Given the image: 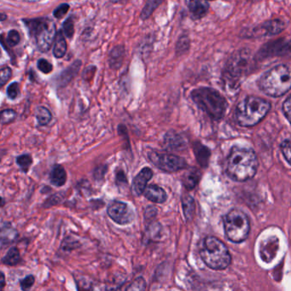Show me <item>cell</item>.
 Returning <instances> with one entry per match:
<instances>
[{
    "label": "cell",
    "instance_id": "obj_23",
    "mask_svg": "<svg viewBox=\"0 0 291 291\" xmlns=\"http://www.w3.org/2000/svg\"><path fill=\"white\" fill-rule=\"evenodd\" d=\"M18 236L17 230L12 228L9 224H5L1 228V247L11 245Z\"/></svg>",
    "mask_w": 291,
    "mask_h": 291
},
{
    "label": "cell",
    "instance_id": "obj_18",
    "mask_svg": "<svg viewBox=\"0 0 291 291\" xmlns=\"http://www.w3.org/2000/svg\"><path fill=\"white\" fill-rule=\"evenodd\" d=\"M51 183L57 187L63 186L67 181V173L63 166L56 164L50 173Z\"/></svg>",
    "mask_w": 291,
    "mask_h": 291
},
{
    "label": "cell",
    "instance_id": "obj_33",
    "mask_svg": "<svg viewBox=\"0 0 291 291\" xmlns=\"http://www.w3.org/2000/svg\"><path fill=\"white\" fill-rule=\"evenodd\" d=\"M20 41H21V36L18 31L12 29L9 32L6 37V44H8L9 46H16L19 44Z\"/></svg>",
    "mask_w": 291,
    "mask_h": 291
},
{
    "label": "cell",
    "instance_id": "obj_29",
    "mask_svg": "<svg viewBox=\"0 0 291 291\" xmlns=\"http://www.w3.org/2000/svg\"><path fill=\"white\" fill-rule=\"evenodd\" d=\"M0 116H1V123L2 125H6V124L11 123L16 120L17 113L12 109H6L1 111Z\"/></svg>",
    "mask_w": 291,
    "mask_h": 291
},
{
    "label": "cell",
    "instance_id": "obj_5",
    "mask_svg": "<svg viewBox=\"0 0 291 291\" xmlns=\"http://www.w3.org/2000/svg\"><path fill=\"white\" fill-rule=\"evenodd\" d=\"M270 108L271 105L267 100L257 96H248L236 106V121L240 126H255L266 116Z\"/></svg>",
    "mask_w": 291,
    "mask_h": 291
},
{
    "label": "cell",
    "instance_id": "obj_22",
    "mask_svg": "<svg viewBox=\"0 0 291 291\" xmlns=\"http://www.w3.org/2000/svg\"><path fill=\"white\" fill-rule=\"evenodd\" d=\"M284 27L285 25L281 20H272V21L264 23L259 29L262 31L263 35H266V34L274 35L282 32L284 29Z\"/></svg>",
    "mask_w": 291,
    "mask_h": 291
},
{
    "label": "cell",
    "instance_id": "obj_8",
    "mask_svg": "<svg viewBox=\"0 0 291 291\" xmlns=\"http://www.w3.org/2000/svg\"><path fill=\"white\" fill-rule=\"evenodd\" d=\"M225 235L231 242L242 243L247 239L250 233L249 218L239 209H232L224 219Z\"/></svg>",
    "mask_w": 291,
    "mask_h": 291
},
{
    "label": "cell",
    "instance_id": "obj_11",
    "mask_svg": "<svg viewBox=\"0 0 291 291\" xmlns=\"http://www.w3.org/2000/svg\"><path fill=\"white\" fill-rule=\"evenodd\" d=\"M260 55L263 58L269 56H289L291 57V40L288 42L276 40L262 47Z\"/></svg>",
    "mask_w": 291,
    "mask_h": 291
},
{
    "label": "cell",
    "instance_id": "obj_28",
    "mask_svg": "<svg viewBox=\"0 0 291 291\" xmlns=\"http://www.w3.org/2000/svg\"><path fill=\"white\" fill-rule=\"evenodd\" d=\"M33 163V158L29 154H23L17 157V164L23 173H27Z\"/></svg>",
    "mask_w": 291,
    "mask_h": 291
},
{
    "label": "cell",
    "instance_id": "obj_12",
    "mask_svg": "<svg viewBox=\"0 0 291 291\" xmlns=\"http://www.w3.org/2000/svg\"><path fill=\"white\" fill-rule=\"evenodd\" d=\"M153 175L154 173L151 168L148 167L142 168L140 172L135 176L134 179L132 180V193L137 197L143 194L144 190L148 186V182L152 179Z\"/></svg>",
    "mask_w": 291,
    "mask_h": 291
},
{
    "label": "cell",
    "instance_id": "obj_47",
    "mask_svg": "<svg viewBox=\"0 0 291 291\" xmlns=\"http://www.w3.org/2000/svg\"><path fill=\"white\" fill-rule=\"evenodd\" d=\"M6 285V277L4 272H2V277H1V291H4V287Z\"/></svg>",
    "mask_w": 291,
    "mask_h": 291
},
{
    "label": "cell",
    "instance_id": "obj_41",
    "mask_svg": "<svg viewBox=\"0 0 291 291\" xmlns=\"http://www.w3.org/2000/svg\"><path fill=\"white\" fill-rule=\"evenodd\" d=\"M161 231H162V229H161V225L159 223H155V224L151 225L148 231L150 238L157 240L158 236H160Z\"/></svg>",
    "mask_w": 291,
    "mask_h": 291
},
{
    "label": "cell",
    "instance_id": "obj_19",
    "mask_svg": "<svg viewBox=\"0 0 291 291\" xmlns=\"http://www.w3.org/2000/svg\"><path fill=\"white\" fill-rule=\"evenodd\" d=\"M67 53V41L64 33L59 30L56 36L55 42L53 44V53L56 58H62Z\"/></svg>",
    "mask_w": 291,
    "mask_h": 291
},
{
    "label": "cell",
    "instance_id": "obj_14",
    "mask_svg": "<svg viewBox=\"0 0 291 291\" xmlns=\"http://www.w3.org/2000/svg\"><path fill=\"white\" fill-rule=\"evenodd\" d=\"M82 63L80 60L74 61L70 66L68 67L66 69H64L58 76L57 83H58V87H64L69 85L71 82V80L74 79L78 73L80 71Z\"/></svg>",
    "mask_w": 291,
    "mask_h": 291
},
{
    "label": "cell",
    "instance_id": "obj_38",
    "mask_svg": "<svg viewBox=\"0 0 291 291\" xmlns=\"http://www.w3.org/2000/svg\"><path fill=\"white\" fill-rule=\"evenodd\" d=\"M12 76V70L10 67H3L0 70V87H3Z\"/></svg>",
    "mask_w": 291,
    "mask_h": 291
},
{
    "label": "cell",
    "instance_id": "obj_6",
    "mask_svg": "<svg viewBox=\"0 0 291 291\" xmlns=\"http://www.w3.org/2000/svg\"><path fill=\"white\" fill-rule=\"evenodd\" d=\"M200 255L204 263L214 270H224L231 264V257L224 243L214 236H207Z\"/></svg>",
    "mask_w": 291,
    "mask_h": 291
},
{
    "label": "cell",
    "instance_id": "obj_35",
    "mask_svg": "<svg viewBox=\"0 0 291 291\" xmlns=\"http://www.w3.org/2000/svg\"><path fill=\"white\" fill-rule=\"evenodd\" d=\"M37 67L43 74H48L53 70V65L44 58H40L37 62Z\"/></svg>",
    "mask_w": 291,
    "mask_h": 291
},
{
    "label": "cell",
    "instance_id": "obj_26",
    "mask_svg": "<svg viewBox=\"0 0 291 291\" xmlns=\"http://www.w3.org/2000/svg\"><path fill=\"white\" fill-rule=\"evenodd\" d=\"M182 206L184 210V216L187 220H189L193 217L195 212V202L190 196L185 195L182 198Z\"/></svg>",
    "mask_w": 291,
    "mask_h": 291
},
{
    "label": "cell",
    "instance_id": "obj_43",
    "mask_svg": "<svg viewBox=\"0 0 291 291\" xmlns=\"http://www.w3.org/2000/svg\"><path fill=\"white\" fill-rule=\"evenodd\" d=\"M283 111L286 118L291 124V96H288L283 103Z\"/></svg>",
    "mask_w": 291,
    "mask_h": 291
},
{
    "label": "cell",
    "instance_id": "obj_30",
    "mask_svg": "<svg viewBox=\"0 0 291 291\" xmlns=\"http://www.w3.org/2000/svg\"><path fill=\"white\" fill-rule=\"evenodd\" d=\"M63 30L64 35L66 36L67 38L71 39L72 37L74 34V21L73 19V17H68L63 23Z\"/></svg>",
    "mask_w": 291,
    "mask_h": 291
},
{
    "label": "cell",
    "instance_id": "obj_44",
    "mask_svg": "<svg viewBox=\"0 0 291 291\" xmlns=\"http://www.w3.org/2000/svg\"><path fill=\"white\" fill-rule=\"evenodd\" d=\"M116 183L118 186L121 185H126L127 184V179H126V173L123 170H118L116 173Z\"/></svg>",
    "mask_w": 291,
    "mask_h": 291
},
{
    "label": "cell",
    "instance_id": "obj_36",
    "mask_svg": "<svg viewBox=\"0 0 291 291\" xmlns=\"http://www.w3.org/2000/svg\"><path fill=\"white\" fill-rule=\"evenodd\" d=\"M281 151L283 153V157L286 161L288 162V164L291 165V139L288 138L283 141L281 144Z\"/></svg>",
    "mask_w": 291,
    "mask_h": 291
},
{
    "label": "cell",
    "instance_id": "obj_48",
    "mask_svg": "<svg viewBox=\"0 0 291 291\" xmlns=\"http://www.w3.org/2000/svg\"><path fill=\"white\" fill-rule=\"evenodd\" d=\"M6 18H7V16H6V14H4V13L0 14V21H1V22H4Z\"/></svg>",
    "mask_w": 291,
    "mask_h": 291
},
{
    "label": "cell",
    "instance_id": "obj_34",
    "mask_svg": "<svg viewBox=\"0 0 291 291\" xmlns=\"http://www.w3.org/2000/svg\"><path fill=\"white\" fill-rule=\"evenodd\" d=\"M6 94L11 100H15L17 99L20 94L19 83L15 81V82L11 83V85H9L6 90Z\"/></svg>",
    "mask_w": 291,
    "mask_h": 291
},
{
    "label": "cell",
    "instance_id": "obj_20",
    "mask_svg": "<svg viewBox=\"0 0 291 291\" xmlns=\"http://www.w3.org/2000/svg\"><path fill=\"white\" fill-rule=\"evenodd\" d=\"M193 151L199 164L203 167H206L209 163V157H210L209 149L207 148L206 146H204L200 142H195L193 143Z\"/></svg>",
    "mask_w": 291,
    "mask_h": 291
},
{
    "label": "cell",
    "instance_id": "obj_45",
    "mask_svg": "<svg viewBox=\"0 0 291 291\" xmlns=\"http://www.w3.org/2000/svg\"><path fill=\"white\" fill-rule=\"evenodd\" d=\"M157 214V208L153 206L147 207V209H146V214H144V217H146V220L147 219H151V218L155 217Z\"/></svg>",
    "mask_w": 291,
    "mask_h": 291
},
{
    "label": "cell",
    "instance_id": "obj_31",
    "mask_svg": "<svg viewBox=\"0 0 291 291\" xmlns=\"http://www.w3.org/2000/svg\"><path fill=\"white\" fill-rule=\"evenodd\" d=\"M189 48V39L186 35H183L179 37V39L176 44V53L179 55H181L183 53H186Z\"/></svg>",
    "mask_w": 291,
    "mask_h": 291
},
{
    "label": "cell",
    "instance_id": "obj_4",
    "mask_svg": "<svg viewBox=\"0 0 291 291\" xmlns=\"http://www.w3.org/2000/svg\"><path fill=\"white\" fill-rule=\"evenodd\" d=\"M259 85L269 96H283L291 88L290 68L283 64L273 67L261 76Z\"/></svg>",
    "mask_w": 291,
    "mask_h": 291
},
{
    "label": "cell",
    "instance_id": "obj_24",
    "mask_svg": "<svg viewBox=\"0 0 291 291\" xmlns=\"http://www.w3.org/2000/svg\"><path fill=\"white\" fill-rule=\"evenodd\" d=\"M34 115H35L36 120L38 121L39 126H46L53 120L52 112L44 106L36 108Z\"/></svg>",
    "mask_w": 291,
    "mask_h": 291
},
{
    "label": "cell",
    "instance_id": "obj_9",
    "mask_svg": "<svg viewBox=\"0 0 291 291\" xmlns=\"http://www.w3.org/2000/svg\"><path fill=\"white\" fill-rule=\"evenodd\" d=\"M148 158L158 169L166 173H175L187 168V162L184 158L176 155L151 151Z\"/></svg>",
    "mask_w": 291,
    "mask_h": 291
},
{
    "label": "cell",
    "instance_id": "obj_15",
    "mask_svg": "<svg viewBox=\"0 0 291 291\" xmlns=\"http://www.w3.org/2000/svg\"><path fill=\"white\" fill-rule=\"evenodd\" d=\"M143 196L147 200L153 202L155 204H163L168 199V195L165 189L157 184H150L146 188Z\"/></svg>",
    "mask_w": 291,
    "mask_h": 291
},
{
    "label": "cell",
    "instance_id": "obj_25",
    "mask_svg": "<svg viewBox=\"0 0 291 291\" xmlns=\"http://www.w3.org/2000/svg\"><path fill=\"white\" fill-rule=\"evenodd\" d=\"M2 261L5 265L11 266V267L19 264L21 261L19 250H17V247L11 248L8 252L6 253V256L2 259Z\"/></svg>",
    "mask_w": 291,
    "mask_h": 291
},
{
    "label": "cell",
    "instance_id": "obj_40",
    "mask_svg": "<svg viewBox=\"0 0 291 291\" xmlns=\"http://www.w3.org/2000/svg\"><path fill=\"white\" fill-rule=\"evenodd\" d=\"M35 282V277L33 275H28L20 281V286L22 291H28L33 287Z\"/></svg>",
    "mask_w": 291,
    "mask_h": 291
},
{
    "label": "cell",
    "instance_id": "obj_27",
    "mask_svg": "<svg viewBox=\"0 0 291 291\" xmlns=\"http://www.w3.org/2000/svg\"><path fill=\"white\" fill-rule=\"evenodd\" d=\"M162 1H157V0H149L143 6V10L141 11L140 19L142 21H146L151 17L156 10L162 4Z\"/></svg>",
    "mask_w": 291,
    "mask_h": 291
},
{
    "label": "cell",
    "instance_id": "obj_7",
    "mask_svg": "<svg viewBox=\"0 0 291 291\" xmlns=\"http://www.w3.org/2000/svg\"><path fill=\"white\" fill-rule=\"evenodd\" d=\"M252 58L247 50H241L229 59L225 67V81L230 87L238 86L240 80L250 71L252 66Z\"/></svg>",
    "mask_w": 291,
    "mask_h": 291
},
{
    "label": "cell",
    "instance_id": "obj_1",
    "mask_svg": "<svg viewBox=\"0 0 291 291\" xmlns=\"http://www.w3.org/2000/svg\"><path fill=\"white\" fill-rule=\"evenodd\" d=\"M258 160L254 151L235 146L231 149L227 159L226 171L235 181H247L256 175Z\"/></svg>",
    "mask_w": 291,
    "mask_h": 291
},
{
    "label": "cell",
    "instance_id": "obj_16",
    "mask_svg": "<svg viewBox=\"0 0 291 291\" xmlns=\"http://www.w3.org/2000/svg\"><path fill=\"white\" fill-rule=\"evenodd\" d=\"M126 55V49L124 45H116L110 52L109 54V65L113 69H119L123 64L124 58Z\"/></svg>",
    "mask_w": 291,
    "mask_h": 291
},
{
    "label": "cell",
    "instance_id": "obj_37",
    "mask_svg": "<svg viewBox=\"0 0 291 291\" xmlns=\"http://www.w3.org/2000/svg\"><path fill=\"white\" fill-rule=\"evenodd\" d=\"M108 166L105 164H100L96 166L93 171V178L96 181H102L105 179V174L107 173Z\"/></svg>",
    "mask_w": 291,
    "mask_h": 291
},
{
    "label": "cell",
    "instance_id": "obj_46",
    "mask_svg": "<svg viewBox=\"0 0 291 291\" xmlns=\"http://www.w3.org/2000/svg\"><path fill=\"white\" fill-rule=\"evenodd\" d=\"M58 195L53 196L52 198L48 199L46 201V203L45 204H47L46 206L45 207H51L53 206V205H56V204H59V202H60V199H58Z\"/></svg>",
    "mask_w": 291,
    "mask_h": 291
},
{
    "label": "cell",
    "instance_id": "obj_21",
    "mask_svg": "<svg viewBox=\"0 0 291 291\" xmlns=\"http://www.w3.org/2000/svg\"><path fill=\"white\" fill-rule=\"evenodd\" d=\"M201 173L197 168H189L183 176V184L187 189H192L197 186L200 180Z\"/></svg>",
    "mask_w": 291,
    "mask_h": 291
},
{
    "label": "cell",
    "instance_id": "obj_42",
    "mask_svg": "<svg viewBox=\"0 0 291 291\" xmlns=\"http://www.w3.org/2000/svg\"><path fill=\"white\" fill-rule=\"evenodd\" d=\"M76 283H77L78 291H91L92 289L91 283L85 278L81 277L80 280L76 279Z\"/></svg>",
    "mask_w": 291,
    "mask_h": 291
},
{
    "label": "cell",
    "instance_id": "obj_32",
    "mask_svg": "<svg viewBox=\"0 0 291 291\" xmlns=\"http://www.w3.org/2000/svg\"><path fill=\"white\" fill-rule=\"evenodd\" d=\"M146 282L143 277H138L132 281L126 291H146Z\"/></svg>",
    "mask_w": 291,
    "mask_h": 291
},
{
    "label": "cell",
    "instance_id": "obj_39",
    "mask_svg": "<svg viewBox=\"0 0 291 291\" xmlns=\"http://www.w3.org/2000/svg\"><path fill=\"white\" fill-rule=\"evenodd\" d=\"M69 9H70V6H69V4H61L60 6H58V7L53 11V16H54V17H56L57 19H61V18H63V17L69 12Z\"/></svg>",
    "mask_w": 291,
    "mask_h": 291
},
{
    "label": "cell",
    "instance_id": "obj_3",
    "mask_svg": "<svg viewBox=\"0 0 291 291\" xmlns=\"http://www.w3.org/2000/svg\"><path fill=\"white\" fill-rule=\"evenodd\" d=\"M190 96L198 107L214 120L222 118L227 110V102L220 92L209 87H200L191 91Z\"/></svg>",
    "mask_w": 291,
    "mask_h": 291
},
{
    "label": "cell",
    "instance_id": "obj_10",
    "mask_svg": "<svg viewBox=\"0 0 291 291\" xmlns=\"http://www.w3.org/2000/svg\"><path fill=\"white\" fill-rule=\"evenodd\" d=\"M109 217L118 225L131 224L134 220L135 214L126 203L121 201H113L107 209Z\"/></svg>",
    "mask_w": 291,
    "mask_h": 291
},
{
    "label": "cell",
    "instance_id": "obj_17",
    "mask_svg": "<svg viewBox=\"0 0 291 291\" xmlns=\"http://www.w3.org/2000/svg\"><path fill=\"white\" fill-rule=\"evenodd\" d=\"M186 4L192 19H201L209 11V5L206 1H189Z\"/></svg>",
    "mask_w": 291,
    "mask_h": 291
},
{
    "label": "cell",
    "instance_id": "obj_13",
    "mask_svg": "<svg viewBox=\"0 0 291 291\" xmlns=\"http://www.w3.org/2000/svg\"><path fill=\"white\" fill-rule=\"evenodd\" d=\"M185 138L174 130L168 131L163 137V146L171 151H181L186 148Z\"/></svg>",
    "mask_w": 291,
    "mask_h": 291
},
{
    "label": "cell",
    "instance_id": "obj_2",
    "mask_svg": "<svg viewBox=\"0 0 291 291\" xmlns=\"http://www.w3.org/2000/svg\"><path fill=\"white\" fill-rule=\"evenodd\" d=\"M26 28L36 46L40 53L49 52L57 36L56 24L49 17H37L33 19H23Z\"/></svg>",
    "mask_w": 291,
    "mask_h": 291
}]
</instances>
